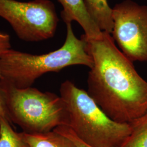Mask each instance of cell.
<instances>
[{
  "mask_svg": "<svg viewBox=\"0 0 147 147\" xmlns=\"http://www.w3.org/2000/svg\"><path fill=\"white\" fill-rule=\"evenodd\" d=\"M68 125L80 140L91 147H121L130 136V124L112 120L84 90L69 80L60 87Z\"/></svg>",
  "mask_w": 147,
  "mask_h": 147,
  "instance_id": "cell-3",
  "label": "cell"
},
{
  "mask_svg": "<svg viewBox=\"0 0 147 147\" xmlns=\"http://www.w3.org/2000/svg\"><path fill=\"white\" fill-rule=\"evenodd\" d=\"M0 147H29L21 133L14 131L5 117L0 118Z\"/></svg>",
  "mask_w": 147,
  "mask_h": 147,
  "instance_id": "cell-11",
  "label": "cell"
},
{
  "mask_svg": "<svg viewBox=\"0 0 147 147\" xmlns=\"http://www.w3.org/2000/svg\"><path fill=\"white\" fill-rule=\"evenodd\" d=\"M1 117H5L11 122L7 107L5 90L0 81V118Z\"/></svg>",
  "mask_w": 147,
  "mask_h": 147,
  "instance_id": "cell-14",
  "label": "cell"
},
{
  "mask_svg": "<svg viewBox=\"0 0 147 147\" xmlns=\"http://www.w3.org/2000/svg\"><path fill=\"white\" fill-rule=\"evenodd\" d=\"M0 18L9 24L19 39L29 42L53 37L59 21L50 0H0Z\"/></svg>",
  "mask_w": 147,
  "mask_h": 147,
  "instance_id": "cell-5",
  "label": "cell"
},
{
  "mask_svg": "<svg viewBox=\"0 0 147 147\" xmlns=\"http://www.w3.org/2000/svg\"><path fill=\"white\" fill-rule=\"evenodd\" d=\"M11 49L10 36L3 32L0 31V58L8 50ZM1 78L0 74V79Z\"/></svg>",
  "mask_w": 147,
  "mask_h": 147,
  "instance_id": "cell-13",
  "label": "cell"
},
{
  "mask_svg": "<svg viewBox=\"0 0 147 147\" xmlns=\"http://www.w3.org/2000/svg\"><path fill=\"white\" fill-rule=\"evenodd\" d=\"M93 65L87 93L105 114L120 123L130 124L147 112V82L121 51L110 34L81 37Z\"/></svg>",
  "mask_w": 147,
  "mask_h": 147,
  "instance_id": "cell-1",
  "label": "cell"
},
{
  "mask_svg": "<svg viewBox=\"0 0 147 147\" xmlns=\"http://www.w3.org/2000/svg\"><path fill=\"white\" fill-rule=\"evenodd\" d=\"M67 35L63 45L42 55H32L10 49L0 58L1 80L17 88L31 87L44 74L58 72L72 65L90 68L93 61L84 40L78 38L71 24H67Z\"/></svg>",
  "mask_w": 147,
  "mask_h": 147,
  "instance_id": "cell-2",
  "label": "cell"
},
{
  "mask_svg": "<svg viewBox=\"0 0 147 147\" xmlns=\"http://www.w3.org/2000/svg\"><path fill=\"white\" fill-rule=\"evenodd\" d=\"M53 130L70 139L77 147H91L80 140L68 126H58Z\"/></svg>",
  "mask_w": 147,
  "mask_h": 147,
  "instance_id": "cell-12",
  "label": "cell"
},
{
  "mask_svg": "<svg viewBox=\"0 0 147 147\" xmlns=\"http://www.w3.org/2000/svg\"><path fill=\"white\" fill-rule=\"evenodd\" d=\"M21 134L29 147H77L70 139L54 130L37 134L22 132Z\"/></svg>",
  "mask_w": 147,
  "mask_h": 147,
  "instance_id": "cell-9",
  "label": "cell"
},
{
  "mask_svg": "<svg viewBox=\"0 0 147 147\" xmlns=\"http://www.w3.org/2000/svg\"><path fill=\"white\" fill-rule=\"evenodd\" d=\"M130 124L131 134L121 147H147V112Z\"/></svg>",
  "mask_w": 147,
  "mask_h": 147,
  "instance_id": "cell-10",
  "label": "cell"
},
{
  "mask_svg": "<svg viewBox=\"0 0 147 147\" xmlns=\"http://www.w3.org/2000/svg\"><path fill=\"white\" fill-rule=\"evenodd\" d=\"M0 81L5 90L11 122L18 125L23 132L43 133L68 126L67 111L60 96L31 87L17 88Z\"/></svg>",
  "mask_w": 147,
  "mask_h": 147,
  "instance_id": "cell-4",
  "label": "cell"
},
{
  "mask_svg": "<svg viewBox=\"0 0 147 147\" xmlns=\"http://www.w3.org/2000/svg\"><path fill=\"white\" fill-rule=\"evenodd\" d=\"M58 1L63 7L61 17L66 24L76 21L82 27L84 34L87 37L96 38L101 36L102 32L89 16L83 0H58Z\"/></svg>",
  "mask_w": 147,
  "mask_h": 147,
  "instance_id": "cell-7",
  "label": "cell"
},
{
  "mask_svg": "<svg viewBox=\"0 0 147 147\" xmlns=\"http://www.w3.org/2000/svg\"><path fill=\"white\" fill-rule=\"evenodd\" d=\"M89 16L102 32L111 34L113 21L112 8L107 0H83Z\"/></svg>",
  "mask_w": 147,
  "mask_h": 147,
  "instance_id": "cell-8",
  "label": "cell"
},
{
  "mask_svg": "<svg viewBox=\"0 0 147 147\" xmlns=\"http://www.w3.org/2000/svg\"><path fill=\"white\" fill-rule=\"evenodd\" d=\"M111 36L132 62H147V5L125 0L112 8Z\"/></svg>",
  "mask_w": 147,
  "mask_h": 147,
  "instance_id": "cell-6",
  "label": "cell"
}]
</instances>
